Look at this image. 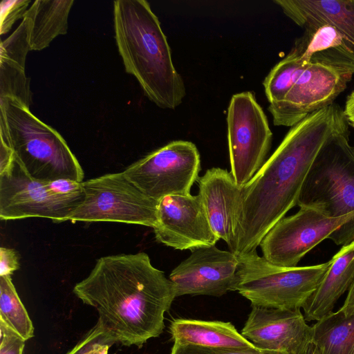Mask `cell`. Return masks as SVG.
Returning a JSON list of instances; mask_svg holds the SVG:
<instances>
[{
	"label": "cell",
	"mask_w": 354,
	"mask_h": 354,
	"mask_svg": "<svg viewBox=\"0 0 354 354\" xmlns=\"http://www.w3.org/2000/svg\"><path fill=\"white\" fill-rule=\"evenodd\" d=\"M343 110L335 103L291 127L281 144L241 188L236 241L238 258L257 250L270 230L293 207L309 169L325 142L346 131Z\"/></svg>",
	"instance_id": "cell-1"
},
{
	"label": "cell",
	"mask_w": 354,
	"mask_h": 354,
	"mask_svg": "<svg viewBox=\"0 0 354 354\" xmlns=\"http://www.w3.org/2000/svg\"><path fill=\"white\" fill-rule=\"evenodd\" d=\"M73 292L96 310L105 341L126 346L141 347L158 337L176 298L171 280L144 252L99 258Z\"/></svg>",
	"instance_id": "cell-2"
},
{
	"label": "cell",
	"mask_w": 354,
	"mask_h": 354,
	"mask_svg": "<svg viewBox=\"0 0 354 354\" xmlns=\"http://www.w3.org/2000/svg\"><path fill=\"white\" fill-rule=\"evenodd\" d=\"M115 39L124 68L147 97L161 109H175L186 95L167 37L145 0L113 2Z\"/></svg>",
	"instance_id": "cell-3"
},
{
	"label": "cell",
	"mask_w": 354,
	"mask_h": 354,
	"mask_svg": "<svg viewBox=\"0 0 354 354\" xmlns=\"http://www.w3.org/2000/svg\"><path fill=\"white\" fill-rule=\"evenodd\" d=\"M0 138L32 178L84 180V171L63 137L11 98H0Z\"/></svg>",
	"instance_id": "cell-4"
},
{
	"label": "cell",
	"mask_w": 354,
	"mask_h": 354,
	"mask_svg": "<svg viewBox=\"0 0 354 354\" xmlns=\"http://www.w3.org/2000/svg\"><path fill=\"white\" fill-rule=\"evenodd\" d=\"M330 265L281 267L260 257L257 250L239 258L234 290L252 305L281 309L303 307Z\"/></svg>",
	"instance_id": "cell-5"
},
{
	"label": "cell",
	"mask_w": 354,
	"mask_h": 354,
	"mask_svg": "<svg viewBox=\"0 0 354 354\" xmlns=\"http://www.w3.org/2000/svg\"><path fill=\"white\" fill-rule=\"evenodd\" d=\"M297 205L330 218L354 213V147L349 130L333 135L314 159Z\"/></svg>",
	"instance_id": "cell-6"
},
{
	"label": "cell",
	"mask_w": 354,
	"mask_h": 354,
	"mask_svg": "<svg viewBox=\"0 0 354 354\" xmlns=\"http://www.w3.org/2000/svg\"><path fill=\"white\" fill-rule=\"evenodd\" d=\"M82 188L84 201L67 221L156 226L158 201L142 192L123 172L83 181Z\"/></svg>",
	"instance_id": "cell-7"
},
{
	"label": "cell",
	"mask_w": 354,
	"mask_h": 354,
	"mask_svg": "<svg viewBox=\"0 0 354 354\" xmlns=\"http://www.w3.org/2000/svg\"><path fill=\"white\" fill-rule=\"evenodd\" d=\"M227 124L230 173L236 185L243 187L266 161L272 133L264 111L250 91L232 95Z\"/></svg>",
	"instance_id": "cell-8"
},
{
	"label": "cell",
	"mask_w": 354,
	"mask_h": 354,
	"mask_svg": "<svg viewBox=\"0 0 354 354\" xmlns=\"http://www.w3.org/2000/svg\"><path fill=\"white\" fill-rule=\"evenodd\" d=\"M200 170L196 146L189 141L175 140L150 152L122 172L145 195L159 201L167 196L190 194Z\"/></svg>",
	"instance_id": "cell-9"
},
{
	"label": "cell",
	"mask_w": 354,
	"mask_h": 354,
	"mask_svg": "<svg viewBox=\"0 0 354 354\" xmlns=\"http://www.w3.org/2000/svg\"><path fill=\"white\" fill-rule=\"evenodd\" d=\"M84 198L55 193L48 182L32 178L15 160L0 172V218L3 221L39 217L55 223L66 221Z\"/></svg>",
	"instance_id": "cell-10"
},
{
	"label": "cell",
	"mask_w": 354,
	"mask_h": 354,
	"mask_svg": "<svg viewBox=\"0 0 354 354\" xmlns=\"http://www.w3.org/2000/svg\"><path fill=\"white\" fill-rule=\"evenodd\" d=\"M352 76L319 64H308L284 98L270 104L268 110L274 124L291 127L332 104Z\"/></svg>",
	"instance_id": "cell-11"
},
{
	"label": "cell",
	"mask_w": 354,
	"mask_h": 354,
	"mask_svg": "<svg viewBox=\"0 0 354 354\" xmlns=\"http://www.w3.org/2000/svg\"><path fill=\"white\" fill-rule=\"evenodd\" d=\"M153 229L158 242L176 250L215 245L219 240L198 194L171 195L160 199Z\"/></svg>",
	"instance_id": "cell-12"
},
{
	"label": "cell",
	"mask_w": 354,
	"mask_h": 354,
	"mask_svg": "<svg viewBox=\"0 0 354 354\" xmlns=\"http://www.w3.org/2000/svg\"><path fill=\"white\" fill-rule=\"evenodd\" d=\"M169 274L176 297L185 295L221 297L234 291L239 258L215 245L194 249Z\"/></svg>",
	"instance_id": "cell-13"
},
{
	"label": "cell",
	"mask_w": 354,
	"mask_h": 354,
	"mask_svg": "<svg viewBox=\"0 0 354 354\" xmlns=\"http://www.w3.org/2000/svg\"><path fill=\"white\" fill-rule=\"evenodd\" d=\"M241 335L257 348L283 354H302L313 342V327L300 308L252 305Z\"/></svg>",
	"instance_id": "cell-14"
},
{
	"label": "cell",
	"mask_w": 354,
	"mask_h": 354,
	"mask_svg": "<svg viewBox=\"0 0 354 354\" xmlns=\"http://www.w3.org/2000/svg\"><path fill=\"white\" fill-rule=\"evenodd\" d=\"M201 197L211 227L233 252L236 241L237 215L241 188L230 172L212 167L196 180Z\"/></svg>",
	"instance_id": "cell-15"
},
{
	"label": "cell",
	"mask_w": 354,
	"mask_h": 354,
	"mask_svg": "<svg viewBox=\"0 0 354 354\" xmlns=\"http://www.w3.org/2000/svg\"><path fill=\"white\" fill-rule=\"evenodd\" d=\"M291 50L306 64H319L342 74H354V45L329 24L308 26Z\"/></svg>",
	"instance_id": "cell-16"
},
{
	"label": "cell",
	"mask_w": 354,
	"mask_h": 354,
	"mask_svg": "<svg viewBox=\"0 0 354 354\" xmlns=\"http://www.w3.org/2000/svg\"><path fill=\"white\" fill-rule=\"evenodd\" d=\"M29 50L28 23L23 18L17 29L0 44V98L15 100L30 109L32 93L25 74Z\"/></svg>",
	"instance_id": "cell-17"
},
{
	"label": "cell",
	"mask_w": 354,
	"mask_h": 354,
	"mask_svg": "<svg viewBox=\"0 0 354 354\" xmlns=\"http://www.w3.org/2000/svg\"><path fill=\"white\" fill-rule=\"evenodd\" d=\"M354 282V241L342 246L330 259V265L319 285L302 308L306 321H319L330 313Z\"/></svg>",
	"instance_id": "cell-18"
},
{
	"label": "cell",
	"mask_w": 354,
	"mask_h": 354,
	"mask_svg": "<svg viewBox=\"0 0 354 354\" xmlns=\"http://www.w3.org/2000/svg\"><path fill=\"white\" fill-rule=\"evenodd\" d=\"M301 28L329 24L354 45V0H274Z\"/></svg>",
	"instance_id": "cell-19"
},
{
	"label": "cell",
	"mask_w": 354,
	"mask_h": 354,
	"mask_svg": "<svg viewBox=\"0 0 354 354\" xmlns=\"http://www.w3.org/2000/svg\"><path fill=\"white\" fill-rule=\"evenodd\" d=\"M174 342L208 347L251 348L254 344L230 322L176 319L170 325Z\"/></svg>",
	"instance_id": "cell-20"
},
{
	"label": "cell",
	"mask_w": 354,
	"mask_h": 354,
	"mask_svg": "<svg viewBox=\"0 0 354 354\" xmlns=\"http://www.w3.org/2000/svg\"><path fill=\"white\" fill-rule=\"evenodd\" d=\"M73 0H36L24 17L28 23L30 50H41L68 30V18Z\"/></svg>",
	"instance_id": "cell-21"
},
{
	"label": "cell",
	"mask_w": 354,
	"mask_h": 354,
	"mask_svg": "<svg viewBox=\"0 0 354 354\" xmlns=\"http://www.w3.org/2000/svg\"><path fill=\"white\" fill-rule=\"evenodd\" d=\"M312 327L318 354H354V311L332 312Z\"/></svg>",
	"instance_id": "cell-22"
},
{
	"label": "cell",
	"mask_w": 354,
	"mask_h": 354,
	"mask_svg": "<svg viewBox=\"0 0 354 354\" xmlns=\"http://www.w3.org/2000/svg\"><path fill=\"white\" fill-rule=\"evenodd\" d=\"M0 323L25 341L34 336L32 321L12 283L11 276L0 277Z\"/></svg>",
	"instance_id": "cell-23"
},
{
	"label": "cell",
	"mask_w": 354,
	"mask_h": 354,
	"mask_svg": "<svg viewBox=\"0 0 354 354\" xmlns=\"http://www.w3.org/2000/svg\"><path fill=\"white\" fill-rule=\"evenodd\" d=\"M308 64L290 51L272 68L263 83L269 104L284 98Z\"/></svg>",
	"instance_id": "cell-24"
},
{
	"label": "cell",
	"mask_w": 354,
	"mask_h": 354,
	"mask_svg": "<svg viewBox=\"0 0 354 354\" xmlns=\"http://www.w3.org/2000/svg\"><path fill=\"white\" fill-rule=\"evenodd\" d=\"M171 354H283L259 348L208 347L174 342Z\"/></svg>",
	"instance_id": "cell-25"
},
{
	"label": "cell",
	"mask_w": 354,
	"mask_h": 354,
	"mask_svg": "<svg viewBox=\"0 0 354 354\" xmlns=\"http://www.w3.org/2000/svg\"><path fill=\"white\" fill-rule=\"evenodd\" d=\"M30 0H3L0 5V34L8 33L13 24L23 19Z\"/></svg>",
	"instance_id": "cell-26"
},
{
	"label": "cell",
	"mask_w": 354,
	"mask_h": 354,
	"mask_svg": "<svg viewBox=\"0 0 354 354\" xmlns=\"http://www.w3.org/2000/svg\"><path fill=\"white\" fill-rule=\"evenodd\" d=\"M25 340L0 323V354H22Z\"/></svg>",
	"instance_id": "cell-27"
},
{
	"label": "cell",
	"mask_w": 354,
	"mask_h": 354,
	"mask_svg": "<svg viewBox=\"0 0 354 354\" xmlns=\"http://www.w3.org/2000/svg\"><path fill=\"white\" fill-rule=\"evenodd\" d=\"M102 338L101 330L95 325L83 339L66 354H93L97 343Z\"/></svg>",
	"instance_id": "cell-28"
},
{
	"label": "cell",
	"mask_w": 354,
	"mask_h": 354,
	"mask_svg": "<svg viewBox=\"0 0 354 354\" xmlns=\"http://www.w3.org/2000/svg\"><path fill=\"white\" fill-rule=\"evenodd\" d=\"M20 267L19 257L16 250L1 247L0 277L11 276Z\"/></svg>",
	"instance_id": "cell-29"
},
{
	"label": "cell",
	"mask_w": 354,
	"mask_h": 354,
	"mask_svg": "<svg viewBox=\"0 0 354 354\" xmlns=\"http://www.w3.org/2000/svg\"><path fill=\"white\" fill-rule=\"evenodd\" d=\"M50 188L56 194L66 196H82V183L68 179H59L48 182Z\"/></svg>",
	"instance_id": "cell-30"
},
{
	"label": "cell",
	"mask_w": 354,
	"mask_h": 354,
	"mask_svg": "<svg viewBox=\"0 0 354 354\" xmlns=\"http://www.w3.org/2000/svg\"><path fill=\"white\" fill-rule=\"evenodd\" d=\"M343 114L347 124L354 128V90L346 98Z\"/></svg>",
	"instance_id": "cell-31"
},
{
	"label": "cell",
	"mask_w": 354,
	"mask_h": 354,
	"mask_svg": "<svg viewBox=\"0 0 354 354\" xmlns=\"http://www.w3.org/2000/svg\"><path fill=\"white\" fill-rule=\"evenodd\" d=\"M345 314L354 311V282L348 290L343 306L339 308Z\"/></svg>",
	"instance_id": "cell-32"
},
{
	"label": "cell",
	"mask_w": 354,
	"mask_h": 354,
	"mask_svg": "<svg viewBox=\"0 0 354 354\" xmlns=\"http://www.w3.org/2000/svg\"><path fill=\"white\" fill-rule=\"evenodd\" d=\"M302 354H318L317 348L313 344L310 343Z\"/></svg>",
	"instance_id": "cell-33"
}]
</instances>
